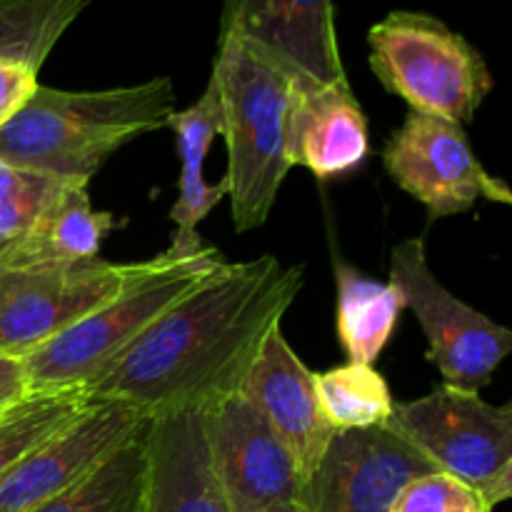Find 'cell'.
I'll use <instances>...</instances> for the list:
<instances>
[{
	"label": "cell",
	"instance_id": "6da1fadb",
	"mask_svg": "<svg viewBox=\"0 0 512 512\" xmlns=\"http://www.w3.org/2000/svg\"><path fill=\"white\" fill-rule=\"evenodd\" d=\"M305 283L275 255L223 260L88 388L145 415L208 410L240 393L250 365Z\"/></svg>",
	"mask_w": 512,
	"mask_h": 512
},
{
	"label": "cell",
	"instance_id": "7a4b0ae2",
	"mask_svg": "<svg viewBox=\"0 0 512 512\" xmlns=\"http://www.w3.org/2000/svg\"><path fill=\"white\" fill-rule=\"evenodd\" d=\"M175 103L168 75L108 90L38 85L0 128V160L60 183L90 185L118 150L168 128Z\"/></svg>",
	"mask_w": 512,
	"mask_h": 512
},
{
	"label": "cell",
	"instance_id": "3957f363",
	"mask_svg": "<svg viewBox=\"0 0 512 512\" xmlns=\"http://www.w3.org/2000/svg\"><path fill=\"white\" fill-rule=\"evenodd\" d=\"M210 85L218 93L220 138L228 148L223 183L238 233L270 218L288 178V115L300 78L233 35H220Z\"/></svg>",
	"mask_w": 512,
	"mask_h": 512
},
{
	"label": "cell",
	"instance_id": "277c9868",
	"mask_svg": "<svg viewBox=\"0 0 512 512\" xmlns=\"http://www.w3.org/2000/svg\"><path fill=\"white\" fill-rule=\"evenodd\" d=\"M223 260L220 250L208 245L188 255L165 250L148 258L143 273L135 275L120 293L20 360L28 393H88L90 385L130 345L138 343L178 300L193 293Z\"/></svg>",
	"mask_w": 512,
	"mask_h": 512
},
{
	"label": "cell",
	"instance_id": "5b68a950",
	"mask_svg": "<svg viewBox=\"0 0 512 512\" xmlns=\"http://www.w3.org/2000/svg\"><path fill=\"white\" fill-rule=\"evenodd\" d=\"M370 68L410 113L463 125L495 88L483 53L465 35L420 10H393L368 30Z\"/></svg>",
	"mask_w": 512,
	"mask_h": 512
},
{
	"label": "cell",
	"instance_id": "8992f818",
	"mask_svg": "<svg viewBox=\"0 0 512 512\" xmlns=\"http://www.w3.org/2000/svg\"><path fill=\"white\" fill-rule=\"evenodd\" d=\"M388 428L438 473L478 490L490 508L512 495V405L440 385L423 398L395 403Z\"/></svg>",
	"mask_w": 512,
	"mask_h": 512
},
{
	"label": "cell",
	"instance_id": "52a82bcc",
	"mask_svg": "<svg viewBox=\"0 0 512 512\" xmlns=\"http://www.w3.org/2000/svg\"><path fill=\"white\" fill-rule=\"evenodd\" d=\"M390 285L413 310L428 340V360L445 385L480 393L512 350V330L450 293L428 263L423 238H408L390 253Z\"/></svg>",
	"mask_w": 512,
	"mask_h": 512
},
{
	"label": "cell",
	"instance_id": "ba28073f",
	"mask_svg": "<svg viewBox=\"0 0 512 512\" xmlns=\"http://www.w3.org/2000/svg\"><path fill=\"white\" fill-rule=\"evenodd\" d=\"M148 260L0 265V355L23 360L113 298Z\"/></svg>",
	"mask_w": 512,
	"mask_h": 512
},
{
	"label": "cell",
	"instance_id": "9c48e42d",
	"mask_svg": "<svg viewBox=\"0 0 512 512\" xmlns=\"http://www.w3.org/2000/svg\"><path fill=\"white\" fill-rule=\"evenodd\" d=\"M383 165L433 220L465 213L480 200L512 203L508 185L483 168L463 125L453 120L408 113L385 143Z\"/></svg>",
	"mask_w": 512,
	"mask_h": 512
},
{
	"label": "cell",
	"instance_id": "30bf717a",
	"mask_svg": "<svg viewBox=\"0 0 512 512\" xmlns=\"http://www.w3.org/2000/svg\"><path fill=\"white\" fill-rule=\"evenodd\" d=\"M438 473L398 433L383 428L338 430L303 480V512H390L405 485Z\"/></svg>",
	"mask_w": 512,
	"mask_h": 512
},
{
	"label": "cell",
	"instance_id": "8fae6325",
	"mask_svg": "<svg viewBox=\"0 0 512 512\" xmlns=\"http://www.w3.org/2000/svg\"><path fill=\"white\" fill-rule=\"evenodd\" d=\"M150 420L123 400L93 398L0 480V512H33L93 473Z\"/></svg>",
	"mask_w": 512,
	"mask_h": 512
},
{
	"label": "cell",
	"instance_id": "7c38bea8",
	"mask_svg": "<svg viewBox=\"0 0 512 512\" xmlns=\"http://www.w3.org/2000/svg\"><path fill=\"white\" fill-rule=\"evenodd\" d=\"M215 475L233 512H260L278 503H298L300 475L293 453L258 410L230 395L205 410Z\"/></svg>",
	"mask_w": 512,
	"mask_h": 512
},
{
	"label": "cell",
	"instance_id": "4fadbf2b",
	"mask_svg": "<svg viewBox=\"0 0 512 512\" xmlns=\"http://www.w3.org/2000/svg\"><path fill=\"white\" fill-rule=\"evenodd\" d=\"M220 35L243 40L308 83L348 78L340 60L333 0H223Z\"/></svg>",
	"mask_w": 512,
	"mask_h": 512
},
{
	"label": "cell",
	"instance_id": "5bb4252c",
	"mask_svg": "<svg viewBox=\"0 0 512 512\" xmlns=\"http://www.w3.org/2000/svg\"><path fill=\"white\" fill-rule=\"evenodd\" d=\"M240 395L293 453L303 480L308 478L335 430L320 408L315 373L298 358L280 328L260 348L240 385Z\"/></svg>",
	"mask_w": 512,
	"mask_h": 512
},
{
	"label": "cell",
	"instance_id": "9a60e30c",
	"mask_svg": "<svg viewBox=\"0 0 512 512\" xmlns=\"http://www.w3.org/2000/svg\"><path fill=\"white\" fill-rule=\"evenodd\" d=\"M145 512H233L210 458L205 410L150 418Z\"/></svg>",
	"mask_w": 512,
	"mask_h": 512
},
{
	"label": "cell",
	"instance_id": "2e32d148",
	"mask_svg": "<svg viewBox=\"0 0 512 512\" xmlns=\"http://www.w3.org/2000/svg\"><path fill=\"white\" fill-rule=\"evenodd\" d=\"M285 153L290 168L303 165L320 180L340 178L365 163L368 118L348 78L325 85L300 80L288 115Z\"/></svg>",
	"mask_w": 512,
	"mask_h": 512
},
{
	"label": "cell",
	"instance_id": "e0dca14e",
	"mask_svg": "<svg viewBox=\"0 0 512 512\" xmlns=\"http://www.w3.org/2000/svg\"><path fill=\"white\" fill-rule=\"evenodd\" d=\"M168 128L175 133L180 155V193L170 210L175 233L168 250L175 255H188L203 248L198 238V225L228 195L223 180L218 185H210L205 183L203 173L205 155L220 135V105L213 85L208 83L198 103L185 110H175Z\"/></svg>",
	"mask_w": 512,
	"mask_h": 512
},
{
	"label": "cell",
	"instance_id": "ac0fdd59",
	"mask_svg": "<svg viewBox=\"0 0 512 512\" xmlns=\"http://www.w3.org/2000/svg\"><path fill=\"white\" fill-rule=\"evenodd\" d=\"M90 185L60 183L23 243L0 265L75 263L98 258L103 240L115 228L113 215L95 210Z\"/></svg>",
	"mask_w": 512,
	"mask_h": 512
},
{
	"label": "cell",
	"instance_id": "d6986e66",
	"mask_svg": "<svg viewBox=\"0 0 512 512\" xmlns=\"http://www.w3.org/2000/svg\"><path fill=\"white\" fill-rule=\"evenodd\" d=\"M338 340L348 363L375 365L398 328L403 298L390 283L368 278L355 265L335 260Z\"/></svg>",
	"mask_w": 512,
	"mask_h": 512
},
{
	"label": "cell",
	"instance_id": "ffe728a7",
	"mask_svg": "<svg viewBox=\"0 0 512 512\" xmlns=\"http://www.w3.org/2000/svg\"><path fill=\"white\" fill-rule=\"evenodd\" d=\"M148 425L150 420L93 473L33 512H145Z\"/></svg>",
	"mask_w": 512,
	"mask_h": 512
},
{
	"label": "cell",
	"instance_id": "44dd1931",
	"mask_svg": "<svg viewBox=\"0 0 512 512\" xmlns=\"http://www.w3.org/2000/svg\"><path fill=\"white\" fill-rule=\"evenodd\" d=\"M83 390H40L25 393L0 413V480L30 453L53 438L90 403Z\"/></svg>",
	"mask_w": 512,
	"mask_h": 512
},
{
	"label": "cell",
	"instance_id": "7402d4cb",
	"mask_svg": "<svg viewBox=\"0 0 512 512\" xmlns=\"http://www.w3.org/2000/svg\"><path fill=\"white\" fill-rule=\"evenodd\" d=\"M320 408L330 428L368 430L388 425L395 400L375 365L345 363L325 373H315Z\"/></svg>",
	"mask_w": 512,
	"mask_h": 512
},
{
	"label": "cell",
	"instance_id": "603a6c76",
	"mask_svg": "<svg viewBox=\"0 0 512 512\" xmlns=\"http://www.w3.org/2000/svg\"><path fill=\"white\" fill-rule=\"evenodd\" d=\"M90 0H0V58L43 68Z\"/></svg>",
	"mask_w": 512,
	"mask_h": 512
},
{
	"label": "cell",
	"instance_id": "cb8c5ba5",
	"mask_svg": "<svg viewBox=\"0 0 512 512\" xmlns=\"http://www.w3.org/2000/svg\"><path fill=\"white\" fill-rule=\"evenodd\" d=\"M58 185L60 180L25 173L0 160V260L23 243Z\"/></svg>",
	"mask_w": 512,
	"mask_h": 512
},
{
	"label": "cell",
	"instance_id": "d4e9b609",
	"mask_svg": "<svg viewBox=\"0 0 512 512\" xmlns=\"http://www.w3.org/2000/svg\"><path fill=\"white\" fill-rule=\"evenodd\" d=\"M390 512H493L470 485L445 473H428L405 485Z\"/></svg>",
	"mask_w": 512,
	"mask_h": 512
},
{
	"label": "cell",
	"instance_id": "484cf974",
	"mask_svg": "<svg viewBox=\"0 0 512 512\" xmlns=\"http://www.w3.org/2000/svg\"><path fill=\"white\" fill-rule=\"evenodd\" d=\"M40 68L23 60L0 58V128L23 108L38 88Z\"/></svg>",
	"mask_w": 512,
	"mask_h": 512
},
{
	"label": "cell",
	"instance_id": "4316f807",
	"mask_svg": "<svg viewBox=\"0 0 512 512\" xmlns=\"http://www.w3.org/2000/svg\"><path fill=\"white\" fill-rule=\"evenodd\" d=\"M25 393H28V388H25V375L20 360L0 355V413L8 405H13L15 400L23 398Z\"/></svg>",
	"mask_w": 512,
	"mask_h": 512
},
{
	"label": "cell",
	"instance_id": "83f0119b",
	"mask_svg": "<svg viewBox=\"0 0 512 512\" xmlns=\"http://www.w3.org/2000/svg\"><path fill=\"white\" fill-rule=\"evenodd\" d=\"M260 512H303L298 503H278V505H270V508L260 510Z\"/></svg>",
	"mask_w": 512,
	"mask_h": 512
}]
</instances>
